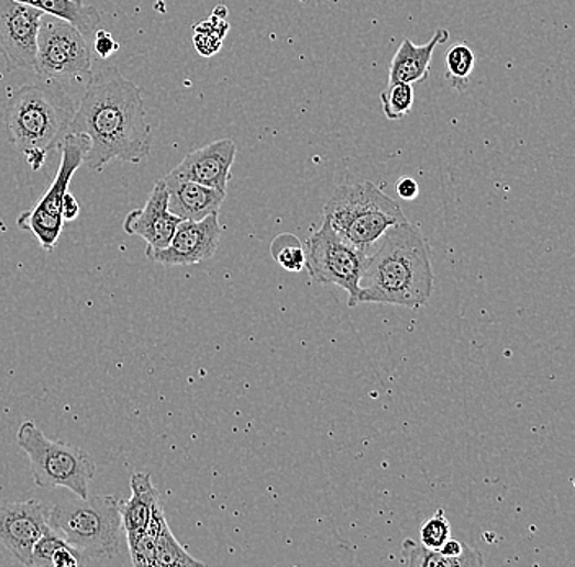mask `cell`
<instances>
[{"instance_id": "27", "label": "cell", "mask_w": 575, "mask_h": 567, "mask_svg": "<svg viewBox=\"0 0 575 567\" xmlns=\"http://www.w3.org/2000/svg\"><path fill=\"white\" fill-rule=\"evenodd\" d=\"M118 48H120V45H118L115 38H113L109 32H106V30H99L96 36H93V49H96L100 58H110L113 53L118 52Z\"/></svg>"}, {"instance_id": "19", "label": "cell", "mask_w": 575, "mask_h": 567, "mask_svg": "<svg viewBox=\"0 0 575 567\" xmlns=\"http://www.w3.org/2000/svg\"><path fill=\"white\" fill-rule=\"evenodd\" d=\"M401 563L409 567H479L484 566V558H449L440 549H430L422 543L406 540Z\"/></svg>"}, {"instance_id": "24", "label": "cell", "mask_w": 575, "mask_h": 567, "mask_svg": "<svg viewBox=\"0 0 575 567\" xmlns=\"http://www.w3.org/2000/svg\"><path fill=\"white\" fill-rule=\"evenodd\" d=\"M450 538H452V525H450L443 509L436 510L432 519L427 520L420 526V543L427 548L440 549Z\"/></svg>"}, {"instance_id": "6", "label": "cell", "mask_w": 575, "mask_h": 567, "mask_svg": "<svg viewBox=\"0 0 575 567\" xmlns=\"http://www.w3.org/2000/svg\"><path fill=\"white\" fill-rule=\"evenodd\" d=\"M16 445L29 456L30 471L38 488H66L77 498H89L97 465L86 449L52 441L33 421L20 425Z\"/></svg>"}, {"instance_id": "22", "label": "cell", "mask_w": 575, "mask_h": 567, "mask_svg": "<svg viewBox=\"0 0 575 567\" xmlns=\"http://www.w3.org/2000/svg\"><path fill=\"white\" fill-rule=\"evenodd\" d=\"M379 99H382L383 113H385L386 119L398 122V120L406 119L409 115L413 100H416V93H413L412 84L395 82L388 84Z\"/></svg>"}, {"instance_id": "4", "label": "cell", "mask_w": 575, "mask_h": 567, "mask_svg": "<svg viewBox=\"0 0 575 567\" xmlns=\"http://www.w3.org/2000/svg\"><path fill=\"white\" fill-rule=\"evenodd\" d=\"M121 501L115 496H92L63 502L49 509L48 523L70 546L92 563L112 562L120 556L124 535Z\"/></svg>"}, {"instance_id": "10", "label": "cell", "mask_w": 575, "mask_h": 567, "mask_svg": "<svg viewBox=\"0 0 575 567\" xmlns=\"http://www.w3.org/2000/svg\"><path fill=\"white\" fill-rule=\"evenodd\" d=\"M43 15L42 10L19 0H0V53L7 73H35Z\"/></svg>"}, {"instance_id": "29", "label": "cell", "mask_w": 575, "mask_h": 567, "mask_svg": "<svg viewBox=\"0 0 575 567\" xmlns=\"http://www.w3.org/2000/svg\"><path fill=\"white\" fill-rule=\"evenodd\" d=\"M79 213H80L79 201L76 200V197H74V194H70L69 191H67L66 198H64V203H63L64 223H67V221L77 220V218H79Z\"/></svg>"}, {"instance_id": "20", "label": "cell", "mask_w": 575, "mask_h": 567, "mask_svg": "<svg viewBox=\"0 0 575 567\" xmlns=\"http://www.w3.org/2000/svg\"><path fill=\"white\" fill-rule=\"evenodd\" d=\"M476 66V55L466 43H456L445 56V77L450 87L464 90L469 84L471 74Z\"/></svg>"}, {"instance_id": "5", "label": "cell", "mask_w": 575, "mask_h": 567, "mask_svg": "<svg viewBox=\"0 0 575 567\" xmlns=\"http://www.w3.org/2000/svg\"><path fill=\"white\" fill-rule=\"evenodd\" d=\"M324 220L356 249L369 254L389 227L406 223L401 204L372 182L344 184L329 198Z\"/></svg>"}, {"instance_id": "8", "label": "cell", "mask_w": 575, "mask_h": 567, "mask_svg": "<svg viewBox=\"0 0 575 567\" xmlns=\"http://www.w3.org/2000/svg\"><path fill=\"white\" fill-rule=\"evenodd\" d=\"M89 40L58 16L43 15L35 74L59 84L89 82L92 77Z\"/></svg>"}, {"instance_id": "23", "label": "cell", "mask_w": 575, "mask_h": 567, "mask_svg": "<svg viewBox=\"0 0 575 567\" xmlns=\"http://www.w3.org/2000/svg\"><path fill=\"white\" fill-rule=\"evenodd\" d=\"M270 254L274 260L291 274L305 270L306 255L301 241L295 234L284 233L272 241Z\"/></svg>"}, {"instance_id": "16", "label": "cell", "mask_w": 575, "mask_h": 567, "mask_svg": "<svg viewBox=\"0 0 575 567\" xmlns=\"http://www.w3.org/2000/svg\"><path fill=\"white\" fill-rule=\"evenodd\" d=\"M449 40L450 33L445 29L436 30L435 35L425 45H416L412 40H403L389 66V84L425 82L430 76V66L436 46L445 45Z\"/></svg>"}, {"instance_id": "13", "label": "cell", "mask_w": 575, "mask_h": 567, "mask_svg": "<svg viewBox=\"0 0 575 567\" xmlns=\"http://www.w3.org/2000/svg\"><path fill=\"white\" fill-rule=\"evenodd\" d=\"M181 221L169 210V190L161 179L154 184L144 208L133 210L124 218L123 230L130 236L146 241V255H151L169 246Z\"/></svg>"}, {"instance_id": "17", "label": "cell", "mask_w": 575, "mask_h": 567, "mask_svg": "<svg viewBox=\"0 0 575 567\" xmlns=\"http://www.w3.org/2000/svg\"><path fill=\"white\" fill-rule=\"evenodd\" d=\"M131 499L121 502V522H123L126 538L146 532L154 505L159 501V491L153 485V479L147 472H133L130 478Z\"/></svg>"}, {"instance_id": "11", "label": "cell", "mask_w": 575, "mask_h": 567, "mask_svg": "<svg viewBox=\"0 0 575 567\" xmlns=\"http://www.w3.org/2000/svg\"><path fill=\"white\" fill-rule=\"evenodd\" d=\"M49 509L42 501L0 502V543L22 565L30 566L33 548L49 529Z\"/></svg>"}, {"instance_id": "15", "label": "cell", "mask_w": 575, "mask_h": 567, "mask_svg": "<svg viewBox=\"0 0 575 567\" xmlns=\"http://www.w3.org/2000/svg\"><path fill=\"white\" fill-rule=\"evenodd\" d=\"M169 190V210L181 220L201 221L213 213H220L226 200L224 191L200 186L191 180L180 179L173 173L164 177Z\"/></svg>"}, {"instance_id": "28", "label": "cell", "mask_w": 575, "mask_h": 567, "mask_svg": "<svg viewBox=\"0 0 575 567\" xmlns=\"http://www.w3.org/2000/svg\"><path fill=\"white\" fill-rule=\"evenodd\" d=\"M396 191H398L399 198L410 201L416 200V198L419 197L420 187L416 180L406 177V179H401L396 184Z\"/></svg>"}, {"instance_id": "12", "label": "cell", "mask_w": 575, "mask_h": 567, "mask_svg": "<svg viewBox=\"0 0 575 567\" xmlns=\"http://www.w3.org/2000/svg\"><path fill=\"white\" fill-rule=\"evenodd\" d=\"M218 216L220 213L210 214L201 221H181L169 246L147 257L166 267H185L208 260L217 254L223 236L224 227Z\"/></svg>"}, {"instance_id": "14", "label": "cell", "mask_w": 575, "mask_h": 567, "mask_svg": "<svg viewBox=\"0 0 575 567\" xmlns=\"http://www.w3.org/2000/svg\"><path fill=\"white\" fill-rule=\"evenodd\" d=\"M237 157V146L234 141L218 140L184 157L173 170L174 176L191 180L200 186L211 187L228 193L232 164Z\"/></svg>"}, {"instance_id": "21", "label": "cell", "mask_w": 575, "mask_h": 567, "mask_svg": "<svg viewBox=\"0 0 575 567\" xmlns=\"http://www.w3.org/2000/svg\"><path fill=\"white\" fill-rule=\"evenodd\" d=\"M204 566V563L191 558L187 549L175 538L169 525L156 538V567H190Z\"/></svg>"}, {"instance_id": "3", "label": "cell", "mask_w": 575, "mask_h": 567, "mask_svg": "<svg viewBox=\"0 0 575 567\" xmlns=\"http://www.w3.org/2000/svg\"><path fill=\"white\" fill-rule=\"evenodd\" d=\"M76 110V103L56 80L40 79L7 96V137L32 170L43 169L49 154L63 146Z\"/></svg>"}, {"instance_id": "30", "label": "cell", "mask_w": 575, "mask_h": 567, "mask_svg": "<svg viewBox=\"0 0 575 567\" xmlns=\"http://www.w3.org/2000/svg\"><path fill=\"white\" fill-rule=\"evenodd\" d=\"M573 486H574V488H575V478L573 479Z\"/></svg>"}, {"instance_id": "9", "label": "cell", "mask_w": 575, "mask_h": 567, "mask_svg": "<svg viewBox=\"0 0 575 567\" xmlns=\"http://www.w3.org/2000/svg\"><path fill=\"white\" fill-rule=\"evenodd\" d=\"M306 270L309 277L321 285H338L349 293V307H358L362 293V277L368 254L356 249L342 240L328 220L302 244Z\"/></svg>"}, {"instance_id": "26", "label": "cell", "mask_w": 575, "mask_h": 567, "mask_svg": "<svg viewBox=\"0 0 575 567\" xmlns=\"http://www.w3.org/2000/svg\"><path fill=\"white\" fill-rule=\"evenodd\" d=\"M126 542L133 566L156 567V540L153 536L144 532L133 538H126Z\"/></svg>"}, {"instance_id": "2", "label": "cell", "mask_w": 575, "mask_h": 567, "mask_svg": "<svg viewBox=\"0 0 575 567\" xmlns=\"http://www.w3.org/2000/svg\"><path fill=\"white\" fill-rule=\"evenodd\" d=\"M366 258L358 304L378 303L419 310L429 303L435 284L430 247L419 227H389Z\"/></svg>"}, {"instance_id": "1", "label": "cell", "mask_w": 575, "mask_h": 567, "mask_svg": "<svg viewBox=\"0 0 575 567\" xmlns=\"http://www.w3.org/2000/svg\"><path fill=\"white\" fill-rule=\"evenodd\" d=\"M69 133L89 137L87 169L100 173L113 160L141 164L153 147L143 89L117 67L93 73Z\"/></svg>"}, {"instance_id": "18", "label": "cell", "mask_w": 575, "mask_h": 567, "mask_svg": "<svg viewBox=\"0 0 575 567\" xmlns=\"http://www.w3.org/2000/svg\"><path fill=\"white\" fill-rule=\"evenodd\" d=\"M26 5L36 7L46 15L58 16L64 22L76 26L87 40L96 36L102 23V13L82 0H19Z\"/></svg>"}, {"instance_id": "7", "label": "cell", "mask_w": 575, "mask_h": 567, "mask_svg": "<svg viewBox=\"0 0 575 567\" xmlns=\"http://www.w3.org/2000/svg\"><path fill=\"white\" fill-rule=\"evenodd\" d=\"M90 141L84 134L69 133L60 146L58 173L48 191L40 198L33 210L23 211L16 224L20 230L30 231L38 240L46 253H53L58 246L63 233V203L69 191L74 174L86 163Z\"/></svg>"}, {"instance_id": "25", "label": "cell", "mask_w": 575, "mask_h": 567, "mask_svg": "<svg viewBox=\"0 0 575 567\" xmlns=\"http://www.w3.org/2000/svg\"><path fill=\"white\" fill-rule=\"evenodd\" d=\"M66 540L49 526V529L43 533L42 538L36 542L35 548H33L30 566L52 567L53 556H55V553L58 552L60 546L66 545Z\"/></svg>"}]
</instances>
